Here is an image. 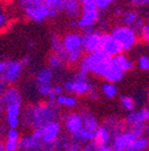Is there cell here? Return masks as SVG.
<instances>
[{
	"label": "cell",
	"mask_w": 149,
	"mask_h": 151,
	"mask_svg": "<svg viewBox=\"0 0 149 151\" xmlns=\"http://www.w3.org/2000/svg\"><path fill=\"white\" fill-rule=\"evenodd\" d=\"M44 144L41 141L38 130L33 129L31 133L20 137L19 151H43Z\"/></svg>",
	"instance_id": "cell-8"
},
{
	"label": "cell",
	"mask_w": 149,
	"mask_h": 151,
	"mask_svg": "<svg viewBox=\"0 0 149 151\" xmlns=\"http://www.w3.org/2000/svg\"><path fill=\"white\" fill-rule=\"evenodd\" d=\"M54 71L49 67H43L35 73V88L41 97H48L53 87Z\"/></svg>",
	"instance_id": "cell-6"
},
{
	"label": "cell",
	"mask_w": 149,
	"mask_h": 151,
	"mask_svg": "<svg viewBox=\"0 0 149 151\" xmlns=\"http://www.w3.org/2000/svg\"><path fill=\"white\" fill-rule=\"evenodd\" d=\"M70 25L72 26V27H77V19H71Z\"/></svg>",
	"instance_id": "cell-55"
},
{
	"label": "cell",
	"mask_w": 149,
	"mask_h": 151,
	"mask_svg": "<svg viewBox=\"0 0 149 151\" xmlns=\"http://www.w3.org/2000/svg\"><path fill=\"white\" fill-rule=\"evenodd\" d=\"M61 118V109L56 105H50L47 102H39L33 105L31 128L38 129L45 124L53 121H58Z\"/></svg>",
	"instance_id": "cell-1"
},
{
	"label": "cell",
	"mask_w": 149,
	"mask_h": 151,
	"mask_svg": "<svg viewBox=\"0 0 149 151\" xmlns=\"http://www.w3.org/2000/svg\"><path fill=\"white\" fill-rule=\"evenodd\" d=\"M97 149H98V145L96 144V142L92 141V142L87 143V144L82 145V150L80 151H97Z\"/></svg>",
	"instance_id": "cell-44"
},
{
	"label": "cell",
	"mask_w": 149,
	"mask_h": 151,
	"mask_svg": "<svg viewBox=\"0 0 149 151\" xmlns=\"http://www.w3.org/2000/svg\"><path fill=\"white\" fill-rule=\"evenodd\" d=\"M112 62L116 66H118L123 73L131 70V69L135 67L133 61L127 56V55L124 54V52H120V54L112 57Z\"/></svg>",
	"instance_id": "cell-23"
},
{
	"label": "cell",
	"mask_w": 149,
	"mask_h": 151,
	"mask_svg": "<svg viewBox=\"0 0 149 151\" xmlns=\"http://www.w3.org/2000/svg\"><path fill=\"white\" fill-rule=\"evenodd\" d=\"M65 63L66 62L57 54H55V52H51L48 56V59H47V64H48L47 67H49V68L52 69L53 71L63 68Z\"/></svg>",
	"instance_id": "cell-33"
},
{
	"label": "cell",
	"mask_w": 149,
	"mask_h": 151,
	"mask_svg": "<svg viewBox=\"0 0 149 151\" xmlns=\"http://www.w3.org/2000/svg\"><path fill=\"white\" fill-rule=\"evenodd\" d=\"M102 125H104L105 127H107L110 129L111 133H112V137L126 128L123 123V120H120V119L116 118V116H109V118H106L103 121Z\"/></svg>",
	"instance_id": "cell-26"
},
{
	"label": "cell",
	"mask_w": 149,
	"mask_h": 151,
	"mask_svg": "<svg viewBox=\"0 0 149 151\" xmlns=\"http://www.w3.org/2000/svg\"><path fill=\"white\" fill-rule=\"evenodd\" d=\"M87 96H88L89 99L91 100V101H97V100L99 99V91L97 90V88H96L95 85L91 84L90 89H89Z\"/></svg>",
	"instance_id": "cell-41"
},
{
	"label": "cell",
	"mask_w": 149,
	"mask_h": 151,
	"mask_svg": "<svg viewBox=\"0 0 149 151\" xmlns=\"http://www.w3.org/2000/svg\"><path fill=\"white\" fill-rule=\"evenodd\" d=\"M80 6H82V9H97L95 0H80Z\"/></svg>",
	"instance_id": "cell-42"
},
{
	"label": "cell",
	"mask_w": 149,
	"mask_h": 151,
	"mask_svg": "<svg viewBox=\"0 0 149 151\" xmlns=\"http://www.w3.org/2000/svg\"><path fill=\"white\" fill-rule=\"evenodd\" d=\"M4 66H5V62L4 61H0V78H1L3 70H4Z\"/></svg>",
	"instance_id": "cell-54"
},
{
	"label": "cell",
	"mask_w": 149,
	"mask_h": 151,
	"mask_svg": "<svg viewBox=\"0 0 149 151\" xmlns=\"http://www.w3.org/2000/svg\"><path fill=\"white\" fill-rule=\"evenodd\" d=\"M149 120V109L147 107L139 109V110H133L127 112L123 120L125 127L131 128L133 126L141 125V124H147Z\"/></svg>",
	"instance_id": "cell-13"
},
{
	"label": "cell",
	"mask_w": 149,
	"mask_h": 151,
	"mask_svg": "<svg viewBox=\"0 0 149 151\" xmlns=\"http://www.w3.org/2000/svg\"><path fill=\"white\" fill-rule=\"evenodd\" d=\"M2 109H3V107H2V106H1V105H0V113L2 112Z\"/></svg>",
	"instance_id": "cell-59"
},
{
	"label": "cell",
	"mask_w": 149,
	"mask_h": 151,
	"mask_svg": "<svg viewBox=\"0 0 149 151\" xmlns=\"http://www.w3.org/2000/svg\"><path fill=\"white\" fill-rule=\"evenodd\" d=\"M77 73H82V75H86V76H88L89 73H89L88 64H87L84 58H82V59L80 60V62L78 63V70H77Z\"/></svg>",
	"instance_id": "cell-43"
},
{
	"label": "cell",
	"mask_w": 149,
	"mask_h": 151,
	"mask_svg": "<svg viewBox=\"0 0 149 151\" xmlns=\"http://www.w3.org/2000/svg\"><path fill=\"white\" fill-rule=\"evenodd\" d=\"M31 116H33V105H27L24 108H22L20 126L23 129L31 128Z\"/></svg>",
	"instance_id": "cell-30"
},
{
	"label": "cell",
	"mask_w": 149,
	"mask_h": 151,
	"mask_svg": "<svg viewBox=\"0 0 149 151\" xmlns=\"http://www.w3.org/2000/svg\"><path fill=\"white\" fill-rule=\"evenodd\" d=\"M78 1H79V2H80V0H78Z\"/></svg>",
	"instance_id": "cell-60"
},
{
	"label": "cell",
	"mask_w": 149,
	"mask_h": 151,
	"mask_svg": "<svg viewBox=\"0 0 149 151\" xmlns=\"http://www.w3.org/2000/svg\"><path fill=\"white\" fill-rule=\"evenodd\" d=\"M111 35L117 40V42L122 47L123 52L131 50L133 46H136L139 41L138 33L131 27L126 26L124 24H119L112 28Z\"/></svg>",
	"instance_id": "cell-2"
},
{
	"label": "cell",
	"mask_w": 149,
	"mask_h": 151,
	"mask_svg": "<svg viewBox=\"0 0 149 151\" xmlns=\"http://www.w3.org/2000/svg\"><path fill=\"white\" fill-rule=\"evenodd\" d=\"M82 58H84V52L82 48L66 52V63H68L69 65H76Z\"/></svg>",
	"instance_id": "cell-34"
},
{
	"label": "cell",
	"mask_w": 149,
	"mask_h": 151,
	"mask_svg": "<svg viewBox=\"0 0 149 151\" xmlns=\"http://www.w3.org/2000/svg\"><path fill=\"white\" fill-rule=\"evenodd\" d=\"M50 46H51L52 52L57 54L66 62V52L64 50L63 44H62L61 38L58 37L57 34L55 33L50 34Z\"/></svg>",
	"instance_id": "cell-28"
},
{
	"label": "cell",
	"mask_w": 149,
	"mask_h": 151,
	"mask_svg": "<svg viewBox=\"0 0 149 151\" xmlns=\"http://www.w3.org/2000/svg\"><path fill=\"white\" fill-rule=\"evenodd\" d=\"M24 13L29 20L35 22V23H42L47 18H49V9L44 4L35 7V9H27Z\"/></svg>",
	"instance_id": "cell-19"
},
{
	"label": "cell",
	"mask_w": 149,
	"mask_h": 151,
	"mask_svg": "<svg viewBox=\"0 0 149 151\" xmlns=\"http://www.w3.org/2000/svg\"><path fill=\"white\" fill-rule=\"evenodd\" d=\"M0 151H5V150H4V147H3V144H2V143L0 144Z\"/></svg>",
	"instance_id": "cell-57"
},
{
	"label": "cell",
	"mask_w": 149,
	"mask_h": 151,
	"mask_svg": "<svg viewBox=\"0 0 149 151\" xmlns=\"http://www.w3.org/2000/svg\"><path fill=\"white\" fill-rule=\"evenodd\" d=\"M120 104H121L122 108L127 112L136 110V107H137L136 100L133 97H129V96H121L120 97Z\"/></svg>",
	"instance_id": "cell-36"
},
{
	"label": "cell",
	"mask_w": 149,
	"mask_h": 151,
	"mask_svg": "<svg viewBox=\"0 0 149 151\" xmlns=\"http://www.w3.org/2000/svg\"><path fill=\"white\" fill-rule=\"evenodd\" d=\"M6 15L3 14V13H0V29L3 27V26L5 25V23H6Z\"/></svg>",
	"instance_id": "cell-49"
},
{
	"label": "cell",
	"mask_w": 149,
	"mask_h": 151,
	"mask_svg": "<svg viewBox=\"0 0 149 151\" xmlns=\"http://www.w3.org/2000/svg\"><path fill=\"white\" fill-rule=\"evenodd\" d=\"M82 145L80 144V143H78V142H76V141H73L72 139L70 146L68 147V149L66 151H80L82 150Z\"/></svg>",
	"instance_id": "cell-45"
},
{
	"label": "cell",
	"mask_w": 149,
	"mask_h": 151,
	"mask_svg": "<svg viewBox=\"0 0 149 151\" xmlns=\"http://www.w3.org/2000/svg\"><path fill=\"white\" fill-rule=\"evenodd\" d=\"M7 87H9V84L3 79L0 78V97L4 93V91L7 89Z\"/></svg>",
	"instance_id": "cell-48"
},
{
	"label": "cell",
	"mask_w": 149,
	"mask_h": 151,
	"mask_svg": "<svg viewBox=\"0 0 149 151\" xmlns=\"http://www.w3.org/2000/svg\"><path fill=\"white\" fill-rule=\"evenodd\" d=\"M19 62H20V63H21V65L24 67V66H26L28 63H29V62H31V58H29L28 56H26V57H24V58H22V59L20 60Z\"/></svg>",
	"instance_id": "cell-50"
},
{
	"label": "cell",
	"mask_w": 149,
	"mask_h": 151,
	"mask_svg": "<svg viewBox=\"0 0 149 151\" xmlns=\"http://www.w3.org/2000/svg\"><path fill=\"white\" fill-rule=\"evenodd\" d=\"M78 104V100L75 96H72V94H60L57 96L55 99V105L57 107H65V108L68 109H72L74 107L77 106Z\"/></svg>",
	"instance_id": "cell-25"
},
{
	"label": "cell",
	"mask_w": 149,
	"mask_h": 151,
	"mask_svg": "<svg viewBox=\"0 0 149 151\" xmlns=\"http://www.w3.org/2000/svg\"><path fill=\"white\" fill-rule=\"evenodd\" d=\"M23 71V66L19 61H14V60H9L5 62L4 70L1 76V79L5 81L7 84H13L17 82L20 79Z\"/></svg>",
	"instance_id": "cell-11"
},
{
	"label": "cell",
	"mask_w": 149,
	"mask_h": 151,
	"mask_svg": "<svg viewBox=\"0 0 149 151\" xmlns=\"http://www.w3.org/2000/svg\"><path fill=\"white\" fill-rule=\"evenodd\" d=\"M131 4L133 7H143L149 3V0H129Z\"/></svg>",
	"instance_id": "cell-46"
},
{
	"label": "cell",
	"mask_w": 149,
	"mask_h": 151,
	"mask_svg": "<svg viewBox=\"0 0 149 151\" xmlns=\"http://www.w3.org/2000/svg\"><path fill=\"white\" fill-rule=\"evenodd\" d=\"M124 77V73L119 68L118 66L115 65L113 62H111V64L107 66L106 70L103 73L102 78L104 79L105 82L109 83H118L119 81H121Z\"/></svg>",
	"instance_id": "cell-21"
},
{
	"label": "cell",
	"mask_w": 149,
	"mask_h": 151,
	"mask_svg": "<svg viewBox=\"0 0 149 151\" xmlns=\"http://www.w3.org/2000/svg\"><path fill=\"white\" fill-rule=\"evenodd\" d=\"M122 13H123V11H122L121 7H119V6L114 7V14H115V16H121Z\"/></svg>",
	"instance_id": "cell-52"
},
{
	"label": "cell",
	"mask_w": 149,
	"mask_h": 151,
	"mask_svg": "<svg viewBox=\"0 0 149 151\" xmlns=\"http://www.w3.org/2000/svg\"><path fill=\"white\" fill-rule=\"evenodd\" d=\"M138 67L141 69V70H148L149 69V58L147 55H142L138 58Z\"/></svg>",
	"instance_id": "cell-38"
},
{
	"label": "cell",
	"mask_w": 149,
	"mask_h": 151,
	"mask_svg": "<svg viewBox=\"0 0 149 151\" xmlns=\"http://www.w3.org/2000/svg\"><path fill=\"white\" fill-rule=\"evenodd\" d=\"M84 58L88 64L89 73H93L95 77H99V78H102L107 66L112 62V58L103 54L101 50L88 54Z\"/></svg>",
	"instance_id": "cell-3"
},
{
	"label": "cell",
	"mask_w": 149,
	"mask_h": 151,
	"mask_svg": "<svg viewBox=\"0 0 149 151\" xmlns=\"http://www.w3.org/2000/svg\"><path fill=\"white\" fill-rule=\"evenodd\" d=\"M97 151H114V150H113L110 145H106V146H98Z\"/></svg>",
	"instance_id": "cell-51"
},
{
	"label": "cell",
	"mask_w": 149,
	"mask_h": 151,
	"mask_svg": "<svg viewBox=\"0 0 149 151\" xmlns=\"http://www.w3.org/2000/svg\"><path fill=\"white\" fill-rule=\"evenodd\" d=\"M62 12H64L71 19H77L82 13L80 2L78 0H64Z\"/></svg>",
	"instance_id": "cell-22"
},
{
	"label": "cell",
	"mask_w": 149,
	"mask_h": 151,
	"mask_svg": "<svg viewBox=\"0 0 149 151\" xmlns=\"http://www.w3.org/2000/svg\"><path fill=\"white\" fill-rule=\"evenodd\" d=\"M80 114H82V128H84L87 130H90V131L96 132L97 128L100 125L97 116L92 111L88 110V109L82 110L80 112Z\"/></svg>",
	"instance_id": "cell-20"
},
{
	"label": "cell",
	"mask_w": 149,
	"mask_h": 151,
	"mask_svg": "<svg viewBox=\"0 0 149 151\" xmlns=\"http://www.w3.org/2000/svg\"><path fill=\"white\" fill-rule=\"evenodd\" d=\"M28 46H29V47H33V46H35V43H33V41H31V42L28 43Z\"/></svg>",
	"instance_id": "cell-56"
},
{
	"label": "cell",
	"mask_w": 149,
	"mask_h": 151,
	"mask_svg": "<svg viewBox=\"0 0 149 151\" xmlns=\"http://www.w3.org/2000/svg\"><path fill=\"white\" fill-rule=\"evenodd\" d=\"M71 137L67 133H61L55 142L49 147L50 151H66L71 144Z\"/></svg>",
	"instance_id": "cell-27"
},
{
	"label": "cell",
	"mask_w": 149,
	"mask_h": 151,
	"mask_svg": "<svg viewBox=\"0 0 149 151\" xmlns=\"http://www.w3.org/2000/svg\"><path fill=\"white\" fill-rule=\"evenodd\" d=\"M101 91H102L103 96L107 99H114L118 94V89H117V86L113 83L104 82L100 87Z\"/></svg>",
	"instance_id": "cell-35"
},
{
	"label": "cell",
	"mask_w": 149,
	"mask_h": 151,
	"mask_svg": "<svg viewBox=\"0 0 149 151\" xmlns=\"http://www.w3.org/2000/svg\"><path fill=\"white\" fill-rule=\"evenodd\" d=\"M121 17H122V22L124 23V25L131 27L141 16L136 9H127V11H124L122 13Z\"/></svg>",
	"instance_id": "cell-32"
},
{
	"label": "cell",
	"mask_w": 149,
	"mask_h": 151,
	"mask_svg": "<svg viewBox=\"0 0 149 151\" xmlns=\"http://www.w3.org/2000/svg\"><path fill=\"white\" fill-rule=\"evenodd\" d=\"M96 144L98 146H106V145L111 144L112 141V133H111L110 129L105 127L104 125H99L95 132V139Z\"/></svg>",
	"instance_id": "cell-24"
},
{
	"label": "cell",
	"mask_w": 149,
	"mask_h": 151,
	"mask_svg": "<svg viewBox=\"0 0 149 151\" xmlns=\"http://www.w3.org/2000/svg\"><path fill=\"white\" fill-rule=\"evenodd\" d=\"M5 120L9 129H17L20 127V118L22 112V104L15 103L5 107Z\"/></svg>",
	"instance_id": "cell-15"
},
{
	"label": "cell",
	"mask_w": 149,
	"mask_h": 151,
	"mask_svg": "<svg viewBox=\"0 0 149 151\" xmlns=\"http://www.w3.org/2000/svg\"><path fill=\"white\" fill-rule=\"evenodd\" d=\"M39 131L41 141L44 144V149L43 151H50L49 147L53 144L54 142L57 139V137L62 133V125L60 121H53L49 122L42 126L41 128L35 129Z\"/></svg>",
	"instance_id": "cell-5"
},
{
	"label": "cell",
	"mask_w": 149,
	"mask_h": 151,
	"mask_svg": "<svg viewBox=\"0 0 149 151\" xmlns=\"http://www.w3.org/2000/svg\"><path fill=\"white\" fill-rule=\"evenodd\" d=\"M21 134L18 129H9L7 128L5 131L4 141H2L3 147L5 151H19V142Z\"/></svg>",
	"instance_id": "cell-18"
},
{
	"label": "cell",
	"mask_w": 149,
	"mask_h": 151,
	"mask_svg": "<svg viewBox=\"0 0 149 151\" xmlns=\"http://www.w3.org/2000/svg\"><path fill=\"white\" fill-rule=\"evenodd\" d=\"M52 92L55 94L56 97H57V96H60V94H62L64 92L63 86H62V85H54L53 87H52Z\"/></svg>",
	"instance_id": "cell-47"
},
{
	"label": "cell",
	"mask_w": 149,
	"mask_h": 151,
	"mask_svg": "<svg viewBox=\"0 0 149 151\" xmlns=\"http://www.w3.org/2000/svg\"><path fill=\"white\" fill-rule=\"evenodd\" d=\"M117 0H95L96 6H97L98 11H104L107 7L112 5L114 2H116Z\"/></svg>",
	"instance_id": "cell-40"
},
{
	"label": "cell",
	"mask_w": 149,
	"mask_h": 151,
	"mask_svg": "<svg viewBox=\"0 0 149 151\" xmlns=\"http://www.w3.org/2000/svg\"><path fill=\"white\" fill-rule=\"evenodd\" d=\"M62 44L66 52L82 48V34L77 32L67 33L62 39Z\"/></svg>",
	"instance_id": "cell-17"
},
{
	"label": "cell",
	"mask_w": 149,
	"mask_h": 151,
	"mask_svg": "<svg viewBox=\"0 0 149 151\" xmlns=\"http://www.w3.org/2000/svg\"><path fill=\"white\" fill-rule=\"evenodd\" d=\"M91 84L92 83L89 80L88 76L76 73L73 77L65 81L63 88L69 94H72L75 97L76 96L77 97H82V96H86L88 93Z\"/></svg>",
	"instance_id": "cell-4"
},
{
	"label": "cell",
	"mask_w": 149,
	"mask_h": 151,
	"mask_svg": "<svg viewBox=\"0 0 149 151\" xmlns=\"http://www.w3.org/2000/svg\"><path fill=\"white\" fill-rule=\"evenodd\" d=\"M63 125L68 135H74L82 128V114L78 111H71L64 114Z\"/></svg>",
	"instance_id": "cell-10"
},
{
	"label": "cell",
	"mask_w": 149,
	"mask_h": 151,
	"mask_svg": "<svg viewBox=\"0 0 149 151\" xmlns=\"http://www.w3.org/2000/svg\"><path fill=\"white\" fill-rule=\"evenodd\" d=\"M135 139V134L131 131V129L125 128L124 130L113 135L110 146L114 151H126Z\"/></svg>",
	"instance_id": "cell-9"
},
{
	"label": "cell",
	"mask_w": 149,
	"mask_h": 151,
	"mask_svg": "<svg viewBox=\"0 0 149 151\" xmlns=\"http://www.w3.org/2000/svg\"><path fill=\"white\" fill-rule=\"evenodd\" d=\"M102 32L100 29H95L94 27H89L82 29V50L84 52L92 54L100 50V38Z\"/></svg>",
	"instance_id": "cell-7"
},
{
	"label": "cell",
	"mask_w": 149,
	"mask_h": 151,
	"mask_svg": "<svg viewBox=\"0 0 149 151\" xmlns=\"http://www.w3.org/2000/svg\"><path fill=\"white\" fill-rule=\"evenodd\" d=\"M149 146L148 137L146 135L136 137L126 151H146Z\"/></svg>",
	"instance_id": "cell-31"
},
{
	"label": "cell",
	"mask_w": 149,
	"mask_h": 151,
	"mask_svg": "<svg viewBox=\"0 0 149 151\" xmlns=\"http://www.w3.org/2000/svg\"><path fill=\"white\" fill-rule=\"evenodd\" d=\"M2 143V135H1V133H0V144Z\"/></svg>",
	"instance_id": "cell-58"
},
{
	"label": "cell",
	"mask_w": 149,
	"mask_h": 151,
	"mask_svg": "<svg viewBox=\"0 0 149 151\" xmlns=\"http://www.w3.org/2000/svg\"><path fill=\"white\" fill-rule=\"evenodd\" d=\"M21 103L22 104V94L21 91L16 86H9L4 93L0 97V105L5 108L11 104Z\"/></svg>",
	"instance_id": "cell-16"
},
{
	"label": "cell",
	"mask_w": 149,
	"mask_h": 151,
	"mask_svg": "<svg viewBox=\"0 0 149 151\" xmlns=\"http://www.w3.org/2000/svg\"><path fill=\"white\" fill-rule=\"evenodd\" d=\"M138 37L141 38V40L144 41L145 43L149 42V24L145 23L141 27V29L138 32Z\"/></svg>",
	"instance_id": "cell-39"
},
{
	"label": "cell",
	"mask_w": 149,
	"mask_h": 151,
	"mask_svg": "<svg viewBox=\"0 0 149 151\" xmlns=\"http://www.w3.org/2000/svg\"><path fill=\"white\" fill-rule=\"evenodd\" d=\"M103 54L109 57H114L116 55L123 52L122 47L120 46L117 40L109 33H102L100 38V50Z\"/></svg>",
	"instance_id": "cell-12"
},
{
	"label": "cell",
	"mask_w": 149,
	"mask_h": 151,
	"mask_svg": "<svg viewBox=\"0 0 149 151\" xmlns=\"http://www.w3.org/2000/svg\"><path fill=\"white\" fill-rule=\"evenodd\" d=\"M18 3L19 6L25 12L27 9H35V7L42 5L43 0H18Z\"/></svg>",
	"instance_id": "cell-37"
},
{
	"label": "cell",
	"mask_w": 149,
	"mask_h": 151,
	"mask_svg": "<svg viewBox=\"0 0 149 151\" xmlns=\"http://www.w3.org/2000/svg\"><path fill=\"white\" fill-rule=\"evenodd\" d=\"M100 20V11L95 9H82L79 18L77 19V27L80 29L94 27L96 23Z\"/></svg>",
	"instance_id": "cell-14"
},
{
	"label": "cell",
	"mask_w": 149,
	"mask_h": 151,
	"mask_svg": "<svg viewBox=\"0 0 149 151\" xmlns=\"http://www.w3.org/2000/svg\"><path fill=\"white\" fill-rule=\"evenodd\" d=\"M57 15L58 12L53 11V9H49V18H55V17H57Z\"/></svg>",
	"instance_id": "cell-53"
},
{
	"label": "cell",
	"mask_w": 149,
	"mask_h": 151,
	"mask_svg": "<svg viewBox=\"0 0 149 151\" xmlns=\"http://www.w3.org/2000/svg\"><path fill=\"white\" fill-rule=\"evenodd\" d=\"M71 139L73 141H76L78 143H80L82 145H84L89 142H92L95 139V132L87 130L84 128H82L77 133H75L74 135L71 137Z\"/></svg>",
	"instance_id": "cell-29"
}]
</instances>
